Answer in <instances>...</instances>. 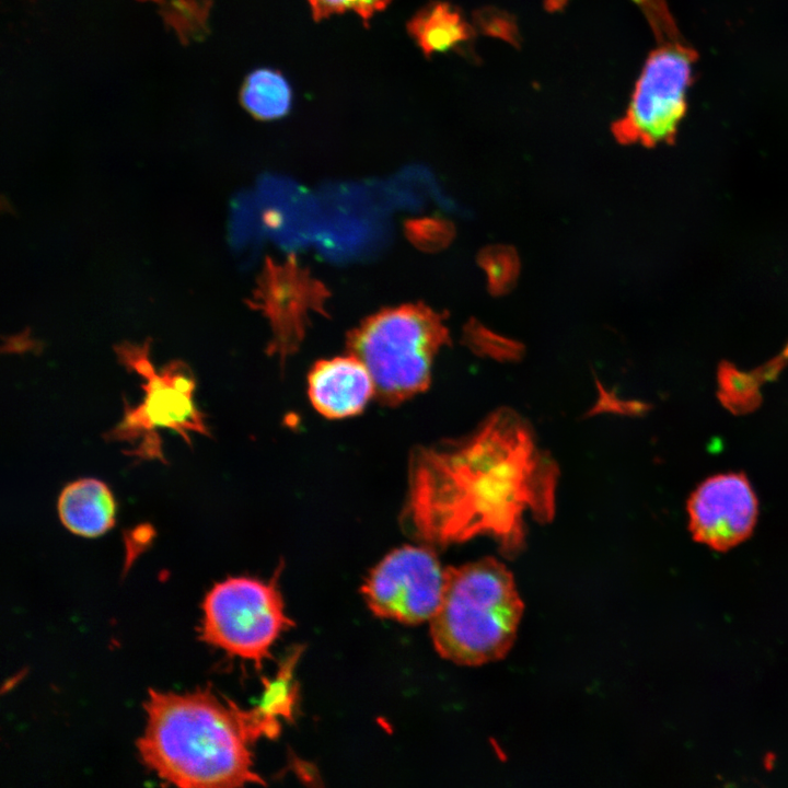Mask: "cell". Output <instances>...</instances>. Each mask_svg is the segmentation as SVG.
Masks as SVG:
<instances>
[{"mask_svg": "<svg viewBox=\"0 0 788 788\" xmlns=\"http://www.w3.org/2000/svg\"><path fill=\"white\" fill-rule=\"evenodd\" d=\"M308 381L312 405L329 419L359 414L375 393L369 370L351 354L316 362Z\"/></svg>", "mask_w": 788, "mask_h": 788, "instance_id": "10", "label": "cell"}, {"mask_svg": "<svg viewBox=\"0 0 788 788\" xmlns=\"http://www.w3.org/2000/svg\"><path fill=\"white\" fill-rule=\"evenodd\" d=\"M523 613L512 573L493 557L445 568L439 607L430 635L441 657L479 665L502 659L511 649Z\"/></svg>", "mask_w": 788, "mask_h": 788, "instance_id": "3", "label": "cell"}, {"mask_svg": "<svg viewBox=\"0 0 788 788\" xmlns=\"http://www.w3.org/2000/svg\"><path fill=\"white\" fill-rule=\"evenodd\" d=\"M648 21L658 46L649 54L614 131L623 141L653 146L673 140L685 115L695 53L680 36L669 10Z\"/></svg>", "mask_w": 788, "mask_h": 788, "instance_id": "5", "label": "cell"}, {"mask_svg": "<svg viewBox=\"0 0 788 788\" xmlns=\"http://www.w3.org/2000/svg\"><path fill=\"white\" fill-rule=\"evenodd\" d=\"M147 350L134 346L119 349L125 364L144 378V397L137 407L126 408L123 421L112 436L119 440H140L139 456L160 457L157 429H171L188 443L190 431L209 433L194 403L195 380L189 369L176 361L155 372Z\"/></svg>", "mask_w": 788, "mask_h": 788, "instance_id": "7", "label": "cell"}, {"mask_svg": "<svg viewBox=\"0 0 788 788\" xmlns=\"http://www.w3.org/2000/svg\"><path fill=\"white\" fill-rule=\"evenodd\" d=\"M164 4L165 14L178 32H201L206 27L207 10L194 0H149Z\"/></svg>", "mask_w": 788, "mask_h": 788, "instance_id": "16", "label": "cell"}, {"mask_svg": "<svg viewBox=\"0 0 788 788\" xmlns=\"http://www.w3.org/2000/svg\"><path fill=\"white\" fill-rule=\"evenodd\" d=\"M783 367L778 357L752 372L741 371L723 362L718 369V398L728 410L737 415L753 412L762 401V382L776 376Z\"/></svg>", "mask_w": 788, "mask_h": 788, "instance_id": "14", "label": "cell"}, {"mask_svg": "<svg viewBox=\"0 0 788 788\" xmlns=\"http://www.w3.org/2000/svg\"><path fill=\"white\" fill-rule=\"evenodd\" d=\"M147 723L137 742L141 761L161 779L184 788L264 784L252 744L278 730L277 716L243 710L210 690L177 694L149 691Z\"/></svg>", "mask_w": 788, "mask_h": 788, "instance_id": "2", "label": "cell"}, {"mask_svg": "<svg viewBox=\"0 0 788 788\" xmlns=\"http://www.w3.org/2000/svg\"><path fill=\"white\" fill-rule=\"evenodd\" d=\"M240 101L255 118L271 120L290 111L292 92L281 72L257 69L246 77L240 91Z\"/></svg>", "mask_w": 788, "mask_h": 788, "instance_id": "13", "label": "cell"}, {"mask_svg": "<svg viewBox=\"0 0 788 788\" xmlns=\"http://www.w3.org/2000/svg\"><path fill=\"white\" fill-rule=\"evenodd\" d=\"M274 581L232 577L215 584L202 602L201 639L256 667L270 658L279 636L292 626Z\"/></svg>", "mask_w": 788, "mask_h": 788, "instance_id": "6", "label": "cell"}, {"mask_svg": "<svg viewBox=\"0 0 788 788\" xmlns=\"http://www.w3.org/2000/svg\"><path fill=\"white\" fill-rule=\"evenodd\" d=\"M58 511L62 524L72 533L94 537L115 522V501L108 487L85 478L69 484L60 494Z\"/></svg>", "mask_w": 788, "mask_h": 788, "instance_id": "11", "label": "cell"}, {"mask_svg": "<svg viewBox=\"0 0 788 788\" xmlns=\"http://www.w3.org/2000/svg\"><path fill=\"white\" fill-rule=\"evenodd\" d=\"M407 30L427 57L454 49L474 35L473 26L460 10L442 1L420 9L408 22Z\"/></svg>", "mask_w": 788, "mask_h": 788, "instance_id": "12", "label": "cell"}, {"mask_svg": "<svg viewBox=\"0 0 788 788\" xmlns=\"http://www.w3.org/2000/svg\"><path fill=\"white\" fill-rule=\"evenodd\" d=\"M558 476L529 424L500 409L466 438L414 453L405 519L429 544L488 535L513 556L524 546L526 517H554Z\"/></svg>", "mask_w": 788, "mask_h": 788, "instance_id": "1", "label": "cell"}, {"mask_svg": "<svg viewBox=\"0 0 788 788\" xmlns=\"http://www.w3.org/2000/svg\"><path fill=\"white\" fill-rule=\"evenodd\" d=\"M757 498L744 474L727 473L704 480L687 501L695 541L727 551L746 540L756 523Z\"/></svg>", "mask_w": 788, "mask_h": 788, "instance_id": "9", "label": "cell"}, {"mask_svg": "<svg viewBox=\"0 0 788 788\" xmlns=\"http://www.w3.org/2000/svg\"><path fill=\"white\" fill-rule=\"evenodd\" d=\"M509 259L508 256L505 254H498L496 256H489L488 258V270L490 274V278L494 281H497L498 283L505 282L509 270L508 264Z\"/></svg>", "mask_w": 788, "mask_h": 788, "instance_id": "18", "label": "cell"}, {"mask_svg": "<svg viewBox=\"0 0 788 788\" xmlns=\"http://www.w3.org/2000/svg\"><path fill=\"white\" fill-rule=\"evenodd\" d=\"M444 580L445 569L432 551L404 546L387 554L371 570L361 592L376 616L414 625L432 618Z\"/></svg>", "mask_w": 788, "mask_h": 788, "instance_id": "8", "label": "cell"}, {"mask_svg": "<svg viewBox=\"0 0 788 788\" xmlns=\"http://www.w3.org/2000/svg\"><path fill=\"white\" fill-rule=\"evenodd\" d=\"M476 21L486 34L498 36L512 44L517 43L515 26L506 14L494 10H483L478 12Z\"/></svg>", "mask_w": 788, "mask_h": 788, "instance_id": "17", "label": "cell"}, {"mask_svg": "<svg viewBox=\"0 0 788 788\" xmlns=\"http://www.w3.org/2000/svg\"><path fill=\"white\" fill-rule=\"evenodd\" d=\"M445 340L438 316L412 305L369 317L350 335L349 348L369 370L374 395L396 405L427 390L434 356Z\"/></svg>", "mask_w": 788, "mask_h": 788, "instance_id": "4", "label": "cell"}, {"mask_svg": "<svg viewBox=\"0 0 788 788\" xmlns=\"http://www.w3.org/2000/svg\"><path fill=\"white\" fill-rule=\"evenodd\" d=\"M308 2L315 21L352 11L368 24L370 19L385 9L391 0H308Z\"/></svg>", "mask_w": 788, "mask_h": 788, "instance_id": "15", "label": "cell"}]
</instances>
